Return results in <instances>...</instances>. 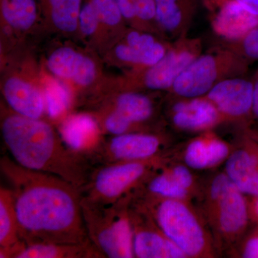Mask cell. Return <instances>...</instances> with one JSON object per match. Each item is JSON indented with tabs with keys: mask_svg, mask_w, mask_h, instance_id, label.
I'll return each instance as SVG.
<instances>
[{
	"mask_svg": "<svg viewBox=\"0 0 258 258\" xmlns=\"http://www.w3.org/2000/svg\"><path fill=\"white\" fill-rule=\"evenodd\" d=\"M134 127L147 121L154 113L151 97L136 91H125L115 97L109 109Z\"/></svg>",
	"mask_w": 258,
	"mask_h": 258,
	"instance_id": "obj_22",
	"label": "cell"
},
{
	"mask_svg": "<svg viewBox=\"0 0 258 258\" xmlns=\"http://www.w3.org/2000/svg\"><path fill=\"white\" fill-rule=\"evenodd\" d=\"M217 44L240 56L249 66L258 61V25L234 40L218 38Z\"/></svg>",
	"mask_w": 258,
	"mask_h": 258,
	"instance_id": "obj_27",
	"label": "cell"
},
{
	"mask_svg": "<svg viewBox=\"0 0 258 258\" xmlns=\"http://www.w3.org/2000/svg\"><path fill=\"white\" fill-rule=\"evenodd\" d=\"M246 10L258 16V0H236Z\"/></svg>",
	"mask_w": 258,
	"mask_h": 258,
	"instance_id": "obj_34",
	"label": "cell"
},
{
	"mask_svg": "<svg viewBox=\"0 0 258 258\" xmlns=\"http://www.w3.org/2000/svg\"><path fill=\"white\" fill-rule=\"evenodd\" d=\"M39 7L37 0H1V15L13 30L28 31L37 22Z\"/></svg>",
	"mask_w": 258,
	"mask_h": 258,
	"instance_id": "obj_24",
	"label": "cell"
},
{
	"mask_svg": "<svg viewBox=\"0 0 258 258\" xmlns=\"http://www.w3.org/2000/svg\"><path fill=\"white\" fill-rule=\"evenodd\" d=\"M25 244L20 240L13 190L0 188V257L13 258Z\"/></svg>",
	"mask_w": 258,
	"mask_h": 258,
	"instance_id": "obj_18",
	"label": "cell"
},
{
	"mask_svg": "<svg viewBox=\"0 0 258 258\" xmlns=\"http://www.w3.org/2000/svg\"><path fill=\"white\" fill-rule=\"evenodd\" d=\"M227 176L241 192L258 196V146L252 141L231 156L226 166Z\"/></svg>",
	"mask_w": 258,
	"mask_h": 258,
	"instance_id": "obj_17",
	"label": "cell"
},
{
	"mask_svg": "<svg viewBox=\"0 0 258 258\" xmlns=\"http://www.w3.org/2000/svg\"><path fill=\"white\" fill-rule=\"evenodd\" d=\"M179 99L173 106L172 121L180 129L205 130L223 119L216 107L205 97Z\"/></svg>",
	"mask_w": 258,
	"mask_h": 258,
	"instance_id": "obj_15",
	"label": "cell"
},
{
	"mask_svg": "<svg viewBox=\"0 0 258 258\" xmlns=\"http://www.w3.org/2000/svg\"><path fill=\"white\" fill-rule=\"evenodd\" d=\"M252 214H253L254 218L258 221V196H256L253 203H252Z\"/></svg>",
	"mask_w": 258,
	"mask_h": 258,
	"instance_id": "obj_35",
	"label": "cell"
},
{
	"mask_svg": "<svg viewBox=\"0 0 258 258\" xmlns=\"http://www.w3.org/2000/svg\"><path fill=\"white\" fill-rule=\"evenodd\" d=\"M228 152V147L220 141L197 140L186 149L185 161L194 169H205L223 160Z\"/></svg>",
	"mask_w": 258,
	"mask_h": 258,
	"instance_id": "obj_25",
	"label": "cell"
},
{
	"mask_svg": "<svg viewBox=\"0 0 258 258\" xmlns=\"http://www.w3.org/2000/svg\"><path fill=\"white\" fill-rule=\"evenodd\" d=\"M3 93L10 109L19 115L38 119L45 112L41 90L21 78H8L3 84Z\"/></svg>",
	"mask_w": 258,
	"mask_h": 258,
	"instance_id": "obj_16",
	"label": "cell"
},
{
	"mask_svg": "<svg viewBox=\"0 0 258 258\" xmlns=\"http://www.w3.org/2000/svg\"><path fill=\"white\" fill-rule=\"evenodd\" d=\"M171 175L186 189L189 188L192 184V176L189 171L184 166H180L174 168Z\"/></svg>",
	"mask_w": 258,
	"mask_h": 258,
	"instance_id": "obj_31",
	"label": "cell"
},
{
	"mask_svg": "<svg viewBox=\"0 0 258 258\" xmlns=\"http://www.w3.org/2000/svg\"><path fill=\"white\" fill-rule=\"evenodd\" d=\"M212 198L218 201L220 222L227 233H237L247 225L248 212L242 192L230 178L220 174L212 184Z\"/></svg>",
	"mask_w": 258,
	"mask_h": 258,
	"instance_id": "obj_12",
	"label": "cell"
},
{
	"mask_svg": "<svg viewBox=\"0 0 258 258\" xmlns=\"http://www.w3.org/2000/svg\"><path fill=\"white\" fill-rule=\"evenodd\" d=\"M172 42L155 34L134 28L125 33L115 47L117 60L135 71L150 67L161 60Z\"/></svg>",
	"mask_w": 258,
	"mask_h": 258,
	"instance_id": "obj_9",
	"label": "cell"
},
{
	"mask_svg": "<svg viewBox=\"0 0 258 258\" xmlns=\"http://www.w3.org/2000/svg\"><path fill=\"white\" fill-rule=\"evenodd\" d=\"M243 255L247 258H258V236L247 241L244 246Z\"/></svg>",
	"mask_w": 258,
	"mask_h": 258,
	"instance_id": "obj_32",
	"label": "cell"
},
{
	"mask_svg": "<svg viewBox=\"0 0 258 258\" xmlns=\"http://www.w3.org/2000/svg\"><path fill=\"white\" fill-rule=\"evenodd\" d=\"M101 23L93 5L89 0L83 4L79 15V28L83 35L91 36L96 32Z\"/></svg>",
	"mask_w": 258,
	"mask_h": 258,
	"instance_id": "obj_30",
	"label": "cell"
},
{
	"mask_svg": "<svg viewBox=\"0 0 258 258\" xmlns=\"http://www.w3.org/2000/svg\"><path fill=\"white\" fill-rule=\"evenodd\" d=\"M249 66L235 52L216 43L186 68L169 92L178 98L205 96L224 80L245 76Z\"/></svg>",
	"mask_w": 258,
	"mask_h": 258,
	"instance_id": "obj_4",
	"label": "cell"
},
{
	"mask_svg": "<svg viewBox=\"0 0 258 258\" xmlns=\"http://www.w3.org/2000/svg\"><path fill=\"white\" fill-rule=\"evenodd\" d=\"M156 219L166 237L176 244L186 255L195 256L205 246L203 229L189 209L173 199L161 202Z\"/></svg>",
	"mask_w": 258,
	"mask_h": 258,
	"instance_id": "obj_7",
	"label": "cell"
},
{
	"mask_svg": "<svg viewBox=\"0 0 258 258\" xmlns=\"http://www.w3.org/2000/svg\"><path fill=\"white\" fill-rule=\"evenodd\" d=\"M151 192L169 199L184 198L187 193L186 188L181 186L172 175L161 174L151 179L149 184Z\"/></svg>",
	"mask_w": 258,
	"mask_h": 258,
	"instance_id": "obj_28",
	"label": "cell"
},
{
	"mask_svg": "<svg viewBox=\"0 0 258 258\" xmlns=\"http://www.w3.org/2000/svg\"><path fill=\"white\" fill-rule=\"evenodd\" d=\"M249 135L251 136L252 139H253L255 142H258V130L250 131Z\"/></svg>",
	"mask_w": 258,
	"mask_h": 258,
	"instance_id": "obj_36",
	"label": "cell"
},
{
	"mask_svg": "<svg viewBox=\"0 0 258 258\" xmlns=\"http://www.w3.org/2000/svg\"><path fill=\"white\" fill-rule=\"evenodd\" d=\"M56 29L73 33L79 28L83 0H37Z\"/></svg>",
	"mask_w": 258,
	"mask_h": 258,
	"instance_id": "obj_23",
	"label": "cell"
},
{
	"mask_svg": "<svg viewBox=\"0 0 258 258\" xmlns=\"http://www.w3.org/2000/svg\"><path fill=\"white\" fill-rule=\"evenodd\" d=\"M47 66L57 79L82 87L92 84L98 73L96 64L91 57L69 47L54 50L47 59Z\"/></svg>",
	"mask_w": 258,
	"mask_h": 258,
	"instance_id": "obj_14",
	"label": "cell"
},
{
	"mask_svg": "<svg viewBox=\"0 0 258 258\" xmlns=\"http://www.w3.org/2000/svg\"><path fill=\"white\" fill-rule=\"evenodd\" d=\"M91 242L83 244L37 243L25 244L13 258H103Z\"/></svg>",
	"mask_w": 258,
	"mask_h": 258,
	"instance_id": "obj_19",
	"label": "cell"
},
{
	"mask_svg": "<svg viewBox=\"0 0 258 258\" xmlns=\"http://www.w3.org/2000/svg\"><path fill=\"white\" fill-rule=\"evenodd\" d=\"M224 118L247 120L253 116V84L245 76L224 80L203 96Z\"/></svg>",
	"mask_w": 258,
	"mask_h": 258,
	"instance_id": "obj_10",
	"label": "cell"
},
{
	"mask_svg": "<svg viewBox=\"0 0 258 258\" xmlns=\"http://www.w3.org/2000/svg\"><path fill=\"white\" fill-rule=\"evenodd\" d=\"M0 169L14 195L20 240L25 244L90 241L81 189L59 176L24 168L4 157Z\"/></svg>",
	"mask_w": 258,
	"mask_h": 258,
	"instance_id": "obj_1",
	"label": "cell"
},
{
	"mask_svg": "<svg viewBox=\"0 0 258 258\" xmlns=\"http://www.w3.org/2000/svg\"><path fill=\"white\" fill-rule=\"evenodd\" d=\"M252 79L253 84V103H252V113L253 117L258 120V66Z\"/></svg>",
	"mask_w": 258,
	"mask_h": 258,
	"instance_id": "obj_33",
	"label": "cell"
},
{
	"mask_svg": "<svg viewBox=\"0 0 258 258\" xmlns=\"http://www.w3.org/2000/svg\"><path fill=\"white\" fill-rule=\"evenodd\" d=\"M203 52V42L200 37L186 35L176 39L157 63L134 71V87L169 91L179 75Z\"/></svg>",
	"mask_w": 258,
	"mask_h": 258,
	"instance_id": "obj_6",
	"label": "cell"
},
{
	"mask_svg": "<svg viewBox=\"0 0 258 258\" xmlns=\"http://www.w3.org/2000/svg\"><path fill=\"white\" fill-rule=\"evenodd\" d=\"M100 132L94 116L87 113L72 115L61 124L60 134L68 145L79 152L86 153L92 149L96 135Z\"/></svg>",
	"mask_w": 258,
	"mask_h": 258,
	"instance_id": "obj_21",
	"label": "cell"
},
{
	"mask_svg": "<svg viewBox=\"0 0 258 258\" xmlns=\"http://www.w3.org/2000/svg\"><path fill=\"white\" fill-rule=\"evenodd\" d=\"M155 4L161 37L176 40L188 35L202 0H155Z\"/></svg>",
	"mask_w": 258,
	"mask_h": 258,
	"instance_id": "obj_13",
	"label": "cell"
},
{
	"mask_svg": "<svg viewBox=\"0 0 258 258\" xmlns=\"http://www.w3.org/2000/svg\"><path fill=\"white\" fill-rule=\"evenodd\" d=\"M210 25L218 38L234 40L258 25V16L242 8L236 0H202Z\"/></svg>",
	"mask_w": 258,
	"mask_h": 258,
	"instance_id": "obj_11",
	"label": "cell"
},
{
	"mask_svg": "<svg viewBox=\"0 0 258 258\" xmlns=\"http://www.w3.org/2000/svg\"><path fill=\"white\" fill-rule=\"evenodd\" d=\"M1 132L7 149L19 165L59 176L80 189L88 182L94 166L86 153L68 145L45 120L12 111L2 115Z\"/></svg>",
	"mask_w": 258,
	"mask_h": 258,
	"instance_id": "obj_2",
	"label": "cell"
},
{
	"mask_svg": "<svg viewBox=\"0 0 258 258\" xmlns=\"http://www.w3.org/2000/svg\"><path fill=\"white\" fill-rule=\"evenodd\" d=\"M134 256L139 258H181L186 254L166 236L152 229L132 228Z\"/></svg>",
	"mask_w": 258,
	"mask_h": 258,
	"instance_id": "obj_20",
	"label": "cell"
},
{
	"mask_svg": "<svg viewBox=\"0 0 258 258\" xmlns=\"http://www.w3.org/2000/svg\"><path fill=\"white\" fill-rule=\"evenodd\" d=\"M45 113L52 118L64 114L72 104V92L66 83L57 79H49L42 90Z\"/></svg>",
	"mask_w": 258,
	"mask_h": 258,
	"instance_id": "obj_26",
	"label": "cell"
},
{
	"mask_svg": "<svg viewBox=\"0 0 258 258\" xmlns=\"http://www.w3.org/2000/svg\"><path fill=\"white\" fill-rule=\"evenodd\" d=\"M83 218L88 237L109 258L134 257L133 231L126 198L109 205L91 203L82 198Z\"/></svg>",
	"mask_w": 258,
	"mask_h": 258,
	"instance_id": "obj_3",
	"label": "cell"
},
{
	"mask_svg": "<svg viewBox=\"0 0 258 258\" xmlns=\"http://www.w3.org/2000/svg\"><path fill=\"white\" fill-rule=\"evenodd\" d=\"M160 140L153 134L126 133L99 141L86 152L94 167L114 163L146 161L155 155Z\"/></svg>",
	"mask_w": 258,
	"mask_h": 258,
	"instance_id": "obj_8",
	"label": "cell"
},
{
	"mask_svg": "<svg viewBox=\"0 0 258 258\" xmlns=\"http://www.w3.org/2000/svg\"><path fill=\"white\" fill-rule=\"evenodd\" d=\"M101 23L108 27H117L125 20L116 0H89Z\"/></svg>",
	"mask_w": 258,
	"mask_h": 258,
	"instance_id": "obj_29",
	"label": "cell"
},
{
	"mask_svg": "<svg viewBox=\"0 0 258 258\" xmlns=\"http://www.w3.org/2000/svg\"><path fill=\"white\" fill-rule=\"evenodd\" d=\"M147 164L138 161L96 166L81 189L82 198L99 205L117 203L145 176Z\"/></svg>",
	"mask_w": 258,
	"mask_h": 258,
	"instance_id": "obj_5",
	"label": "cell"
}]
</instances>
